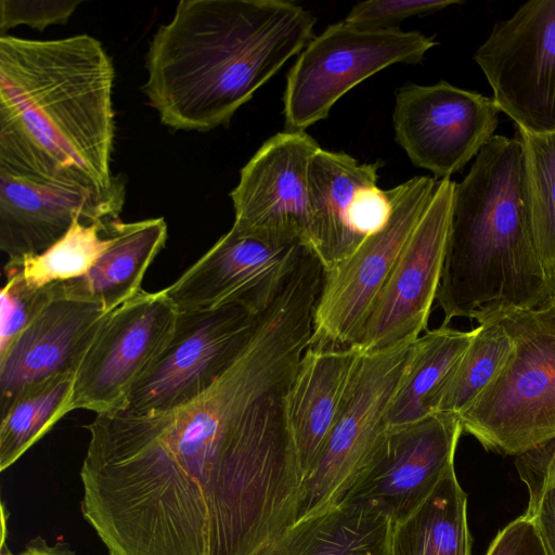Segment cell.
Returning <instances> with one entry per match:
<instances>
[{
    "mask_svg": "<svg viewBox=\"0 0 555 555\" xmlns=\"http://www.w3.org/2000/svg\"><path fill=\"white\" fill-rule=\"evenodd\" d=\"M179 311L165 288L143 289L108 312L75 373L72 410L118 411L165 349Z\"/></svg>",
    "mask_w": 555,
    "mask_h": 555,
    "instance_id": "obj_11",
    "label": "cell"
},
{
    "mask_svg": "<svg viewBox=\"0 0 555 555\" xmlns=\"http://www.w3.org/2000/svg\"><path fill=\"white\" fill-rule=\"evenodd\" d=\"M435 36L398 28L367 29L345 21L326 27L300 51L286 76L284 126L305 131L326 118L358 83L393 64H416Z\"/></svg>",
    "mask_w": 555,
    "mask_h": 555,
    "instance_id": "obj_7",
    "label": "cell"
},
{
    "mask_svg": "<svg viewBox=\"0 0 555 555\" xmlns=\"http://www.w3.org/2000/svg\"><path fill=\"white\" fill-rule=\"evenodd\" d=\"M315 17L284 0H182L150 42L142 91L163 125L210 131L313 38Z\"/></svg>",
    "mask_w": 555,
    "mask_h": 555,
    "instance_id": "obj_2",
    "label": "cell"
},
{
    "mask_svg": "<svg viewBox=\"0 0 555 555\" xmlns=\"http://www.w3.org/2000/svg\"><path fill=\"white\" fill-rule=\"evenodd\" d=\"M75 373L61 374L22 392L1 414L0 470L4 472L72 412Z\"/></svg>",
    "mask_w": 555,
    "mask_h": 555,
    "instance_id": "obj_26",
    "label": "cell"
},
{
    "mask_svg": "<svg viewBox=\"0 0 555 555\" xmlns=\"http://www.w3.org/2000/svg\"><path fill=\"white\" fill-rule=\"evenodd\" d=\"M555 292L535 247L520 138L493 135L456 183L436 301L441 325L535 307Z\"/></svg>",
    "mask_w": 555,
    "mask_h": 555,
    "instance_id": "obj_4",
    "label": "cell"
},
{
    "mask_svg": "<svg viewBox=\"0 0 555 555\" xmlns=\"http://www.w3.org/2000/svg\"><path fill=\"white\" fill-rule=\"evenodd\" d=\"M21 555H77L66 543L49 544L44 538L36 537L28 541Z\"/></svg>",
    "mask_w": 555,
    "mask_h": 555,
    "instance_id": "obj_34",
    "label": "cell"
},
{
    "mask_svg": "<svg viewBox=\"0 0 555 555\" xmlns=\"http://www.w3.org/2000/svg\"><path fill=\"white\" fill-rule=\"evenodd\" d=\"M302 334L262 314L232 364L172 411L96 414L80 509L109 555H259L297 520L284 393Z\"/></svg>",
    "mask_w": 555,
    "mask_h": 555,
    "instance_id": "obj_1",
    "label": "cell"
},
{
    "mask_svg": "<svg viewBox=\"0 0 555 555\" xmlns=\"http://www.w3.org/2000/svg\"><path fill=\"white\" fill-rule=\"evenodd\" d=\"M462 0H369L357 3L345 22L367 29H391L412 16L431 14Z\"/></svg>",
    "mask_w": 555,
    "mask_h": 555,
    "instance_id": "obj_31",
    "label": "cell"
},
{
    "mask_svg": "<svg viewBox=\"0 0 555 555\" xmlns=\"http://www.w3.org/2000/svg\"><path fill=\"white\" fill-rule=\"evenodd\" d=\"M524 145L530 218L535 247L555 283V132L531 133L517 127Z\"/></svg>",
    "mask_w": 555,
    "mask_h": 555,
    "instance_id": "obj_28",
    "label": "cell"
},
{
    "mask_svg": "<svg viewBox=\"0 0 555 555\" xmlns=\"http://www.w3.org/2000/svg\"><path fill=\"white\" fill-rule=\"evenodd\" d=\"M388 555H472L467 494L455 469L409 515L392 522Z\"/></svg>",
    "mask_w": 555,
    "mask_h": 555,
    "instance_id": "obj_23",
    "label": "cell"
},
{
    "mask_svg": "<svg viewBox=\"0 0 555 555\" xmlns=\"http://www.w3.org/2000/svg\"><path fill=\"white\" fill-rule=\"evenodd\" d=\"M125 182L109 189L16 175L0 169V249L9 259L37 255L59 241L76 219H120Z\"/></svg>",
    "mask_w": 555,
    "mask_h": 555,
    "instance_id": "obj_17",
    "label": "cell"
},
{
    "mask_svg": "<svg viewBox=\"0 0 555 555\" xmlns=\"http://www.w3.org/2000/svg\"><path fill=\"white\" fill-rule=\"evenodd\" d=\"M380 162L360 164L344 152L320 149L308 168V246L328 270L347 259L361 243L351 227L356 199L377 183Z\"/></svg>",
    "mask_w": 555,
    "mask_h": 555,
    "instance_id": "obj_20",
    "label": "cell"
},
{
    "mask_svg": "<svg viewBox=\"0 0 555 555\" xmlns=\"http://www.w3.org/2000/svg\"><path fill=\"white\" fill-rule=\"evenodd\" d=\"M500 113L493 98L443 80L408 83L396 92L395 139L415 167L450 178L493 137Z\"/></svg>",
    "mask_w": 555,
    "mask_h": 555,
    "instance_id": "obj_12",
    "label": "cell"
},
{
    "mask_svg": "<svg viewBox=\"0 0 555 555\" xmlns=\"http://www.w3.org/2000/svg\"><path fill=\"white\" fill-rule=\"evenodd\" d=\"M438 181L417 176L387 190L391 214L385 227L365 238L347 259L323 270L312 343L354 347Z\"/></svg>",
    "mask_w": 555,
    "mask_h": 555,
    "instance_id": "obj_8",
    "label": "cell"
},
{
    "mask_svg": "<svg viewBox=\"0 0 555 555\" xmlns=\"http://www.w3.org/2000/svg\"><path fill=\"white\" fill-rule=\"evenodd\" d=\"M7 282L0 294V354L37 318L55 295V284L36 288L21 275L4 272Z\"/></svg>",
    "mask_w": 555,
    "mask_h": 555,
    "instance_id": "obj_29",
    "label": "cell"
},
{
    "mask_svg": "<svg viewBox=\"0 0 555 555\" xmlns=\"http://www.w3.org/2000/svg\"><path fill=\"white\" fill-rule=\"evenodd\" d=\"M259 314L238 306L179 312L165 349L131 387L118 411L151 416L196 399L237 358Z\"/></svg>",
    "mask_w": 555,
    "mask_h": 555,
    "instance_id": "obj_9",
    "label": "cell"
},
{
    "mask_svg": "<svg viewBox=\"0 0 555 555\" xmlns=\"http://www.w3.org/2000/svg\"><path fill=\"white\" fill-rule=\"evenodd\" d=\"M301 245L233 224L165 292L179 312L238 306L258 314L273 300Z\"/></svg>",
    "mask_w": 555,
    "mask_h": 555,
    "instance_id": "obj_14",
    "label": "cell"
},
{
    "mask_svg": "<svg viewBox=\"0 0 555 555\" xmlns=\"http://www.w3.org/2000/svg\"><path fill=\"white\" fill-rule=\"evenodd\" d=\"M417 339L362 352L345 408L300 486L297 520L340 504L388 433L393 399L411 367Z\"/></svg>",
    "mask_w": 555,
    "mask_h": 555,
    "instance_id": "obj_6",
    "label": "cell"
},
{
    "mask_svg": "<svg viewBox=\"0 0 555 555\" xmlns=\"http://www.w3.org/2000/svg\"><path fill=\"white\" fill-rule=\"evenodd\" d=\"M486 555H547L531 520L525 515L499 531Z\"/></svg>",
    "mask_w": 555,
    "mask_h": 555,
    "instance_id": "obj_33",
    "label": "cell"
},
{
    "mask_svg": "<svg viewBox=\"0 0 555 555\" xmlns=\"http://www.w3.org/2000/svg\"><path fill=\"white\" fill-rule=\"evenodd\" d=\"M459 415L433 413L388 429L373 460L340 503L362 504L390 518L409 515L452 469L461 435Z\"/></svg>",
    "mask_w": 555,
    "mask_h": 555,
    "instance_id": "obj_15",
    "label": "cell"
},
{
    "mask_svg": "<svg viewBox=\"0 0 555 555\" xmlns=\"http://www.w3.org/2000/svg\"><path fill=\"white\" fill-rule=\"evenodd\" d=\"M525 454L545 473L555 477V438Z\"/></svg>",
    "mask_w": 555,
    "mask_h": 555,
    "instance_id": "obj_35",
    "label": "cell"
},
{
    "mask_svg": "<svg viewBox=\"0 0 555 555\" xmlns=\"http://www.w3.org/2000/svg\"><path fill=\"white\" fill-rule=\"evenodd\" d=\"M120 219H76L69 230L40 254L9 259L3 272H14L40 288L83 276L114 238Z\"/></svg>",
    "mask_w": 555,
    "mask_h": 555,
    "instance_id": "obj_25",
    "label": "cell"
},
{
    "mask_svg": "<svg viewBox=\"0 0 555 555\" xmlns=\"http://www.w3.org/2000/svg\"><path fill=\"white\" fill-rule=\"evenodd\" d=\"M321 147L306 131L269 138L241 169L231 191L235 225L285 244L306 245L308 168Z\"/></svg>",
    "mask_w": 555,
    "mask_h": 555,
    "instance_id": "obj_16",
    "label": "cell"
},
{
    "mask_svg": "<svg viewBox=\"0 0 555 555\" xmlns=\"http://www.w3.org/2000/svg\"><path fill=\"white\" fill-rule=\"evenodd\" d=\"M473 59L518 128L555 132V0L521 4L493 26Z\"/></svg>",
    "mask_w": 555,
    "mask_h": 555,
    "instance_id": "obj_10",
    "label": "cell"
},
{
    "mask_svg": "<svg viewBox=\"0 0 555 555\" xmlns=\"http://www.w3.org/2000/svg\"><path fill=\"white\" fill-rule=\"evenodd\" d=\"M496 319L513 341L499 375L460 415L483 449L518 456L555 438V292Z\"/></svg>",
    "mask_w": 555,
    "mask_h": 555,
    "instance_id": "obj_5",
    "label": "cell"
},
{
    "mask_svg": "<svg viewBox=\"0 0 555 555\" xmlns=\"http://www.w3.org/2000/svg\"><path fill=\"white\" fill-rule=\"evenodd\" d=\"M0 555H15V554L9 548V546L5 544V542H2Z\"/></svg>",
    "mask_w": 555,
    "mask_h": 555,
    "instance_id": "obj_36",
    "label": "cell"
},
{
    "mask_svg": "<svg viewBox=\"0 0 555 555\" xmlns=\"http://www.w3.org/2000/svg\"><path fill=\"white\" fill-rule=\"evenodd\" d=\"M114 77L92 36H1L0 169L109 189Z\"/></svg>",
    "mask_w": 555,
    "mask_h": 555,
    "instance_id": "obj_3",
    "label": "cell"
},
{
    "mask_svg": "<svg viewBox=\"0 0 555 555\" xmlns=\"http://www.w3.org/2000/svg\"><path fill=\"white\" fill-rule=\"evenodd\" d=\"M105 312L99 304L55 295L0 354V414L26 389L51 377L76 373Z\"/></svg>",
    "mask_w": 555,
    "mask_h": 555,
    "instance_id": "obj_18",
    "label": "cell"
},
{
    "mask_svg": "<svg viewBox=\"0 0 555 555\" xmlns=\"http://www.w3.org/2000/svg\"><path fill=\"white\" fill-rule=\"evenodd\" d=\"M516 468L529 500L524 514L533 524L547 555H555V477L545 473L527 454L516 456Z\"/></svg>",
    "mask_w": 555,
    "mask_h": 555,
    "instance_id": "obj_30",
    "label": "cell"
},
{
    "mask_svg": "<svg viewBox=\"0 0 555 555\" xmlns=\"http://www.w3.org/2000/svg\"><path fill=\"white\" fill-rule=\"evenodd\" d=\"M456 182L438 181L354 345L361 352L418 339L427 330L442 274Z\"/></svg>",
    "mask_w": 555,
    "mask_h": 555,
    "instance_id": "obj_13",
    "label": "cell"
},
{
    "mask_svg": "<svg viewBox=\"0 0 555 555\" xmlns=\"http://www.w3.org/2000/svg\"><path fill=\"white\" fill-rule=\"evenodd\" d=\"M362 352L310 341L284 395L285 422L302 478L321 455L347 402Z\"/></svg>",
    "mask_w": 555,
    "mask_h": 555,
    "instance_id": "obj_19",
    "label": "cell"
},
{
    "mask_svg": "<svg viewBox=\"0 0 555 555\" xmlns=\"http://www.w3.org/2000/svg\"><path fill=\"white\" fill-rule=\"evenodd\" d=\"M391 525L372 507L340 503L295 521L259 555H388Z\"/></svg>",
    "mask_w": 555,
    "mask_h": 555,
    "instance_id": "obj_22",
    "label": "cell"
},
{
    "mask_svg": "<svg viewBox=\"0 0 555 555\" xmlns=\"http://www.w3.org/2000/svg\"><path fill=\"white\" fill-rule=\"evenodd\" d=\"M475 335L440 325L417 339L411 367L390 406L388 429L414 423L435 411L439 392Z\"/></svg>",
    "mask_w": 555,
    "mask_h": 555,
    "instance_id": "obj_24",
    "label": "cell"
},
{
    "mask_svg": "<svg viewBox=\"0 0 555 555\" xmlns=\"http://www.w3.org/2000/svg\"><path fill=\"white\" fill-rule=\"evenodd\" d=\"M164 218L117 223L113 242L81 278L60 283L67 297L99 304L111 312L137 296L153 260L165 247Z\"/></svg>",
    "mask_w": 555,
    "mask_h": 555,
    "instance_id": "obj_21",
    "label": "cell"
},
{
    "mask_svg": "<svg viewBox=\"0 0 555 555\" xmlns=\"http://www.w3.org/2000/svg\"><path fill=\"white\" fill-rule=\"evenodd\" d=\"M512 350V338L496 319L479 323L439 392L434 413L463 414L499 375Z\"/></svg>",
    "mask_w": 555,
    "mask_h": 555,
    "instance_id": "obj_27",
    "label": "cell"
},
{
    "mask_svg": "<svg viewBox=\"0 0 555 555\" xmlns=\"http://www.w3.org/2000/svg\"><path fill=\"white\" fill-rule=\"evenodd\" d=\"M80 3V0H1V36L20 25L43 30L65 24Z\"/></svg>",
    "mask_w": 555,
    "mask_h": 555,
    "instance_id": "obj_32",
    "label": "cell"
}]
</instances>
